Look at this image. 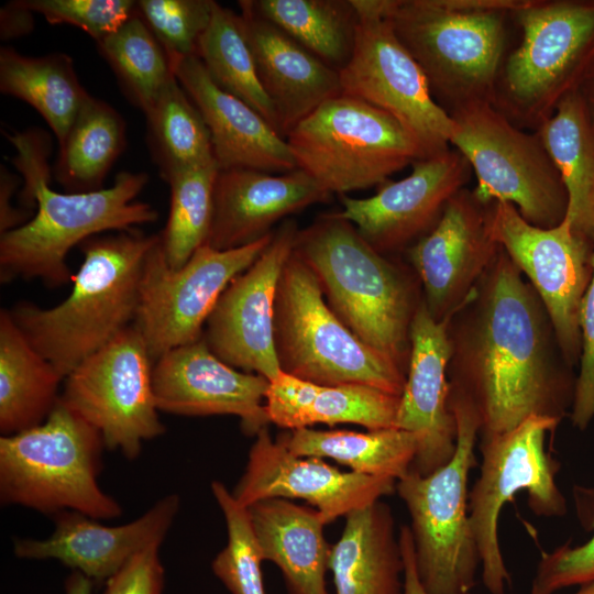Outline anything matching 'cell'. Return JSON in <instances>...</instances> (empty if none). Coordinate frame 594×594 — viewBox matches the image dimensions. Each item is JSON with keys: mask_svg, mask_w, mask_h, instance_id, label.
I'll list each match as a JSON object with an SVG mask.
<instances>
[{"mask_svg": "<svg viewBox=\"0 0 594 594\" xmlns=\"http://www.w3.org/2000/svg\"><path fill=\"white\" fill-rule=\"evenodd\" d=\"M469 305L458 333L450 331V383L474 406L481 439L532 415L561 421L575 382L553 360L554 334L541 300L502 249Z\"/></svg>", "mask_w": 594, "mask_h": 594, "instance_id": "6da1fadb", "label": "cell"}, {"mask_svg": "<svg viewBox=\"0 0 594 594\" xmlns=\"http://www.w3.org/2000/svg\"><path fill=\"white\" fill-rule=\"evenodd\" d=\"M16 148L14 165L23 176L20 201L35 213L23 226L0 234V280L41 279L61 287L73 279L72 248L108 231H129L157 220L156 209L136 200L148 182L145 173L123 170L112 186L87 193L50 187V135L40 129L7 134Z\"/></svg>", "mask_w": 594, "mask_h": 594, "instance_id": "7a4b0ae2", "label": "cell"}, {"mask_svg": "<svg viewBox=\"0 0 594 594\" xmlns=\"http://www.w3.org/2000/svg\"><path fill=\"white\" fill-rule=\"evenodd\" d=\"M160 234L136 229L92 237L72 292L51 308L22 301L10 314L31 345L65 378L135 320L145 257Z\"/></svg>", "mask_w": 594, "mask_h": 594, "instance_id": "3957f363", "label": "cell"}, {"mask_svg": "<svg viewBox=\"0 0 594 594\" xmlns=\"http://www.w3.org/2000/svg\"><path fill=\"white\" fill-rule=\"evenodd\" d=\"M294 252L312 271L340 320L407 373L409 329L421 300L410 279L337 212L299 230Z\"/></svg>", "mask_w": 594, "mask_h": 594, "instance_id": "277c9868", "label": "cell"}, {"mask_svg": "<svg viewBox=\"0 0 594 594\" xmlns=\"http://www.w3.org/2000/svg\"><path fill=\"white\" fill-rule=\"evenodd\" d=\"M526 2L386 0L384 18L450 112L473 102L495 105L506 21Z\"/></svg>", "mask_w": 594, "mask_h": 594, "instance_id": "5b68a950", "label": "cell"}, {"mask_svg": "<svg viewBox=\"0 0 594 594\" xmlns=\"http://www.w3.org/2000/svg\"><path fill=\"white\" fill-rule=\"evenodd\" d=\"M100 432L61 400L41 425L0 438V499L43 514L112 519L122 507L98 484Z\"/></svg>", "mask_w": 594, "mask_h": 594, "instance_id": "8992f818", "label": "cell"}, {"mask_svg": "<svg viewBox=\"0 0 594 594\" xmlns=\"http://www.w3.org/2000/svg\"><path fill=\"white\" fill-rule=\"evenodd\" d=\"M449 406L457 425V447L443 466L428 475L410 471L396 491L410 515L416 565L428 594H464L475 585L481 565L469 516L468 482L477 465V413L450 383Z\"/></svg>", "mask_w": 594, "mask_h": 594, "instance_id": "52a82bcc", "label": "cell"}, {"mask_svg": "<svg viewBox=\"0 0 594 594\" xmlns=\"http://www.w3.org/2000/svg\"><path fill=\"white\" fill-rule=\"evenodd\" d=\"M512 16L521 40L501 69L494 106L536 131L594 66V0H527Z\"/></svg>", "mask_w": 594, "mask_h": 594, "instance_id": "ba28073f", "label": "cell"}, {"mask_svg": "<svg viewBox=\"0 0 594 594\" xmlns=\"http://www.w3.org/2000/svg\"><path fill=\"white\" fill-rule=\"evenodd\" d=\"M274 342L280 371L290 376L320 385L359 384L403 394L406 372L340 320L317 277L294 250L277 285Z\"/></svg>", "mask_w": 594, "mask_h": 594, "instance_id": "9c48e42d", "label": "cell"}, {"mask_svg": "<svg viewBox=\"0 0 594 594\" xmlns=\"http://www.w3.org/2000/svg\"><path fill=\"white\" fill-rule=\"evenodd\" d=\"M297 168L341 196L382 185L427 157L391 114L345 94L320 105L286 135Z\"/></svg>", "mask_w": 594, "mask_h": 594, "instance_id": "30bf717a", "label": "cell"}, {"mask_svg": "<svg viewBox=\"0 0 594 594\" xmlns=\"http://www.w3.org/2000/svg\"><path fill=\"white\" fill-rule=\"evenodd\" d=\"M449 113L454 121L450 146L470 164L476 178L473 194L482 205L509 202L540 228L564 220L566 190L537 132L519 128L490 102Z\"/></svg>", "mask_w": 594, "mask_h": 594, "instance_id": "8fae6325", "label": "cell"}, {"mask_svg": "<svg viewBox=\"0 0 594 594\" xmlns=\"http://www.w3.org/2000/svg\"><path fill=\"white\" fill-rule=\"evenodd\" d=\"M559 422L532 415L508 432L481 439L482 464L469 494V516L482 582L491 594H504L510 581L497 531L504 505L524 491L534 514L547 518L565 514V498L556 481L559 464L546 451V436Z\"/></svg>", "mask_w": 594, "mask_h": 594, "instance_id": "7c38bea8", "label": "cell"}, {"mask_svg": "<svg viewBox=\"0 0 594 594\" xmlns=\"http://www.w3.org/2000/svg\"><path fill=\"white\" fill-rule=\"evenodd\" d=\"M352 2L359 24L351 58L339 70L342 94L391 114L427 157L450 148L454 121L435 99L421 67L384 18L386 0Z\"/></svg>", "mask_w": 594, "mask_h": 594, "instance_id": "4fadbf2b", "label": "cell"}, {"mask_svg": "<svg viewBox=\"0 0 594 594\" xmlns=\"http://www.w3.org/2000/svg\"><path fill=\"white\" fill-rule=\"evenodd\" d=\"M273 237L274 232L249 245L226 251L206 243L179 268L168 265L160 237L144 261L133 323L153 363L172 349L202 337L222 293L257 260Z\"/></svg>", "mask_w": 594, "mask_h": 594, "instance_id": "5bb4252c", "label": "cell"}, {"mask_svg": "<svg viewBox=\"0 0 594 594\" xmlns=\"http://www.w3.org/2000/svg\"><path fill=\"white\" fill-rule=\"evenodd\" d=\"M152 370L144 339L131 324L65 377L59 400L100 432L107 449L135 459L144 441L165 431Z\"/></svg>", "mask_w": 594, "mask_h": 594, "instance_id": "9a60e30c", "label": "cell"}, {"mask_svg": "<svg viewBox=\"0 0 594 594\" xmlns=\"http://www.w3.org/2000/svg\"><path fill=\"white\" fill-rule=\"evenodd\" d=\"M492 239L528 278L549 317L568 365L581 355L580 311L593 275L594 242L563 220L553 228L526 221L509 202L487 206Z\"/></svg>", "mask_w": 594, "mask_h": 594, "instance_id": "2e32d148", "label": "cell"}, {"mask_svg": "<svg viewBox=\"0 0 594 594\" xmlns=\"http://www.w3.org/2000/svg\"><path fill=\"white\" fill-rule=\"evenodd\" d=\"M298 231L295 220L283 221L270 245L222 293L202 333L223 362L270 382L282 373L274 342L276 290Z\"/></svg>", "mask_w": 594, "mask_h": 594, "instance_id": "e0dca14e", "label": "cell"}, {"mask_svg": "<svg viewBox=\"0 0 594 594\" xmlns=\"http://www.w3.org/2000/svg\"><path fill=\"white\" fill-rule=\"evenodd\" d=\"M411 166L408 176L385 182L371 197L341 196L342 210L337 215L383 254L408 248L427 234L472 174L465 157L453 147Z\"/></svg>", "mask_w": 594, "mask_h": 594, "instance_id": "ac0fdd59", "label": "cell"}, {"mask_svg": "<svg viewBox=\"0 0 594 594\" xmlns=\"http://www.w3.org/2000/svg\"><path fill=\"white\" fill-rule=\"evenodd\" d=\"M487 206L461 189L439 221L407 248L424 288V301L437 321L452 319L474 297L499 252L487 229Z\"/></svg>", "mask_w": 594, "mask_h": 594, "instance_id": "d6986e66", "label": "cell"}, {"mask_svg": "<svg viewBox=\"0 0 594 594\" xmlns=\"http://www.w3.org/2000/svg\"><path fill=\"white\" fill-rule=\"evenodd\" d=\"M396 490V481L343 472L321 458L292 453L267 427L255 436L245 470L231 492L248 508L263 499H304L327 524L369 506Z\"/></svg>", "mask_w": 594, "mask_h": 594, "instance_id": "ffe728a7", "label": "cell"}, {"mask_svg": "<svg viewBox=\"0 0 594 594\" xmlns=\"http://www.w3.org/2000/svg\"><path fill=\"white\" fill-rule=\"evenodd\" d=\"M270 381L219 359L204 338L164 353L153 363L152 387L160 411L180 416L233 415L248 436L270 424Z\"/></svg>", "mask_w": 594, "mask_h": 594, "instance_id": "44dd1931", "label": "cell"}, {"mask_svg": "<svg viewBox=\"0 0 594 594\" xmlns=\"http://www.w3.org/2000/svg\"><path fill=\"white\" fill-rule=\"evenodd\" d=\"M450 323L451 319L437 321L421 298L409 329L410 354L396 427L416 436L411 469L421 475L447 464L457 447V425L449 406Z\"/></svg>", "mask_w": 594, "mask_h": 594, "instance_id": "7402d4cb", "label": "cell"}, {"mask_svg": "<svg viewBox=\"0 0 594 594\" xmlns=\"http://www.w3.org/2000/svg\"><path fill=\"white\" fill-rule=\"evenodd\" d=\"M169 494L139 518L105 526L87 515L65 510L54 515L55 528L46 539H16L14 554L22 559H56L91 581H107L134 554L161 546L179 510Z\"/></svg>", "mask_w": 594, "mask_h": 594, "instance_id": "603a6c76", "label": "cell"}, {"mask_svg": "<svg viewBox=\"0 0 594 594\" xmlns=\"http://www.w3.org/2000/svg\"><path fill=\"white\" fill-rule=\"evenodd\" d=\"M331 196L299 168L279 175L251 168L219 169L207 244L219 251L249 245L272 233L282 219L328 202Z\"/></svg>", "mask_w": 594, "mask_h": 594, "instance_id": "cb8c5ba5", "label": "cell"}, {"mask_svg": "<svg viewBox=\"0 0 594 594\" xmlns=\"http://www.w3.org/2000/svg\"><path fill=\"white\" fill-rule=\"evenodd\" d=\"M174 73L207 124L220 170L283 174L297 168L286 139L252 107L218 87L198 56L182 61Z\"/></svg>", "mask_w": 594, "mask_h": 594, "instance_id": "d4e9b609", "label": "cell"}, {"mask_svg": "<svg viewBox=\"0 0 594 594\" xmlns=\"http://www.w3.org/2000/svg\"><path fill=\"white\" fill-rule=\"evenodd\" d=\"M239 7L258 79L274 108L278 132L286 139L298 122L342 94L339 72L256 15L246 0Z\"/></svg>", "mask_w": 594, "mask_h": 594, "instance_id": "484cf974", "label": "cell"}, {"mask_svg": "<svg viewBox=\"0 0 594 594\" xmlns=\"http://www.w3.org/2000/svg\"><path fill=\"white\" fill-rule=\"evenodd\" d=\"M248 513L262 559L279 568L288 594H329L332 546L320 513L286 498L260 501Z\"/></svg>", "mask_w": 594, "mask_h": 594, "instance_id": "4316f807", "label": "cell"}, {"mask_svg": "<svg viewBox=\"0 0 594 594\" xmlns=\"http://www.w3.org/2000/svg\"><path fill=\"white\" fill-rule=\"evenodd\" d=\"M400 396L359 385H320L280 373L270 386L265 410L270 424L283 429L317 424H354L367 430L396 427Z\"/></svg>", "mask_w": 594, "mask_h": 594, "instance_id": "83f0119b", "label": "cell"}, {"mask_svg": "<svg viewBox=\"0 0 594 594\" xmlns=\"http://www.w3.org/2000/svg\"><path fill=\"white\" fill-rule=\"evenodd\" d=\"M329 570L336 594H403L404 562L388 505L377 501L345 516Z\"/></svg>", "mask_w": 594, "mask_h": 594, "instance_id": "f1b7e54d", "label": "cell"}, {"mask_svg": "<svg viewBox=\"0 0 594 594\" xmlns=\"http://www.w3.org/2000/svg\"><path fill=\"white\" fill-rule=\"evenodd\" d=\"M65 378L28 341L8 309L0 311V431L14 435L44 422Z\"/></svg>", "mask_w": 594, "mask_h": 594, "instance_id": "f546056e", "label": "cell"}, {"mask_svg": "<svg viewBox=\"0 0 594 594\" xmlns=\"http://www.w3.org/2000/svg\"><path fill=\"white\" fill-rule=\"evenodd\" d=\"M552 160L568 195L564 220L594 235V128L579 92L565 97L535 131Z\"/></svg>", "mask_w": 594, "mask_h": 594, "instance_id": "4dcf8cb0", "label": "cell"}, {"mask_svg": "<svg viewBox=\"0 0 594 594\" xmlns=\"http://www.w3.org/2000/svg\"><path fill=\"white\" fill-rule=\"evenodd\" d=\"M276 440L295 455L329 458L352 472L396 482L410 471L418 449L416 436L397 427L367 432L300 428Z\"/></svg>", "mask_w": 594, "mask_h": 594, "instance_id": "1f68e13d", "label": "cell"}, {"mask_svg": "<svg viewBox=\"0 0 594 594\" xmlns=\"http://www.w3.org/2000/svg\"><path fill=\"white\" fill-rule=\"evenodd\" d=\"M0 91L33 107L58 143L89 96L69 55L26 56L11 47L0 50Z\"/></svg>", "mask_w": 594, "mask_h": 594, "instance_id": "d6a6232c", "label": "cell"}, {"mask_svg": "<svg viewBox=\"0 0 594 594\" xmlns=\"http://www.w3.org/2000/svg\"><path fill=\"white\" fill-rule=\"evenodd\" d=\"M123 117L106 101L89 95L61 143L53 167L67 191L102 189V184L127 146Z\"/></svg>", "mask_w": 594, "mask_h": 594, "instance_id": "836d02e7", "label": "cell"}, {"mask_svg": "<svg viewBox=\"0 0 594 594\" xmlns=\"http://www.w3.org/2000/svg\"><path fill=\"white\" fill-rule=\"evenodd\" d=\"M271 22L336 70L351 58L359 15L352 0H246Z\"/></svg>", "mask_w": 594, "mask_h": 594, "instance_id": "e575fe53", "label": "cell"}, {"mask_svg": "<svg viewBox=\"0 0 594 594\" xmlns=\"http://www.w3.org/2000/svg\"><path fill=\"white\" fill-rule=\"evenodd\" d=\"M146 141L161 177L215 161L207 124L176 76L144 113Z\"/></svg>", "mask_w": 594, "mask_h": 594, "instance_id": "d590c367", "label": "cell"}, {"mask_svg": "<svg viewBox=\"0 0 594 594\" xmlns=\"http://www.w3.org/2000/svg\"><path fill=\"white\" fill-rule=\"evenodd\" d=\"M197 56L218 87L248 103L278 132L274 108L258 79L239 14L215 1Z\"/></svg>", "mask_w": 594, "mask_h": 594, "instance_id": "8d00e7d4", "label": "cell"}, {"mask_svg": "<svg viewBox=\"0 0 594 594\" xmlns=\"http://www.w3.org/2000/svg\"><path fill=\"white\" fill-rule=\"evenodd\" d=\"M97 47L125 97L143 113L175 77L165 51L138 12Z\"/></svg>", "mask_w": 594, "mask_h": 594, "instance_id": "74e56055", "label": "cell"}, {"mask_svg": "<svg viewBox=\"0 0 594 594\" xmlns=\"http://www.w3.org/2000/svg\"><path fill=\"white\" fill-rule=\"evenodd\" d=\"M218 173L219 167L212 161L185 168L166 182L170 204L161 243L173 268L182 267L208 241Z\"/></svg>", "mask_w": 594, "mask_h": 594, "instance_id": "f35d334b", "label": "cell"}, {"mask_svg": "<svg viewBox=\"0 0 594 594\" xmlns=\"http://www.w3.org/2000/svg\"><path fill=\"white\" fill-rule=\"evenodd\" d=\"M211 492L227 525V546L212 561L215 575L231 594H266L262 556L257 546L248 508L241 506L227 486L211 483Z\"/></svg>", "mask_w": 594, "mask_h": 594, "instance_id": "ab89813d", "label": "cell"}, {"mask_svg": "<svg viewBox=\"0 0 594 594\" xmlns=\"http://www.w3.org/2000/svg\"><path fill=\"white\" fill-rule=\"evenodd\" d=\"M212 0H138L136 12L165 51L172 68L197 56L198 42L208 28Z\"/></svg>", "mask_w": 594, "mask_h": 594, "instance_id": "60d3db41", "label": "cell"}, {"mask_svg": "<svg viewBox=\"0 0 594 594\" xmlns=\"http://www.w3.org/2000/svg\"><path fill=\"white\" fill-rule=\"evenodd\" d=\"M42 14L50 24L76 26L96 43L116 32L136 13L134 0H16Z\"/></svg>", "mask_w": 594, "mask_h": 594, "instance_id": "b9f144b4", "label": "cell"}, {"mask_svg": "<svg viewBox=\"0 0 594 594\" xmlns=\"http://www.w3.org/2000/svg\"><path fill=\"white\" fill-rule=\"evenodd\" d=\"M594 527V524H593ZM594 581V535L578 547L565 543L543 553L531 582V594H554L559 590Z\"/></svg>", "mask_w": 594, "mask_h": 594, "instance_id": "7bdbcfd3", "label": "cell"}, {"mask_svg": "<svg viewBox=\"0 0 594 594\" xmlns=\"http://www.w3.org/2000/svg\"><path fill=\"white\" fill-rule=\"evenodd\" d=\"M580 332V372L575 380L571 421L584 430L594 418V255L592 279L581 305Z\"/></svg>", "mask_w": 594, "mask_h": 594, "instance_id": "ee69618b", "label": "cell"}, {"mask_svg": "<svg viewBox=\"0 0 594 594\" xmlns=\"http://www.w3.org/2000/svg\"><path fill=\"white\" fill-rule=\"evenodd\" d=\"M160 547L153 544L134 554L107 580L105 594H162L164 568Z\"/></svg>", "mask_w": 594, "mask_h": 594, "instance_id": "f6af8a7d", "label": "cell"}, {"mask_svg": "<svg viewBox=\"0 0 594 594\" xmlns=\"http://www.w3.org/2000/svg\"><path fill=\"white\" fill-rule=\"evenodd\" d=\"M20 179L12 174L3 164L0 166V234L14 230L30 218V212L24 209L13 208L11 198L18 189Z\"/></svg>", "mask_w": 594, "mask_h": 594, "instance_id": "bcb514c9", "label": "cell"}, {"mask_svg": "<svg viewBox=\"0 0 594 594\" xmlns=\"http://www.w3.org/2000/svg\"><path fill=\"white\" fill-rule=\"evenodd\" d=\"M34 29V12L22 7L16 0L0 9V38L10 41L31 33Z\"/></svg>", "mask_w": 594, "mask_h": 594, "instance_id": "7dc6e473", "label": "cell"}, {"mask_svg": "<svg viewBox=\"0 0 594 594\" xmlns=\"http://www.w3.org/2000/svg\"><path fill=\"white\" fill-rule=\"evenodd\" d=\"M399 544L404 562V591L403 594H428L417 571L415 546L410 527L404 525L398 532ZM464 594H474L468 592Z\"/></svg>", "mask_w": 594, "mask_h": 594, "instance_id": "c3c4849f", "label": "cell"}, {"mask_svg": "<svg viewBox=\"0 0 594 594\" xmlns=\"http://www.w3.org/2000/svg\"><path fill=\"white\" fill-rule=\"evenodd\" d=\"M578 92L583 100L585 110L594 128V66L587 74Z\"/></svg>", "mask_w": 594, "mask_h": 594, "instance_id": "681fc988", "label": "cell"}, {"mask_svg": "<svg viewBox=\"0 0 594 594\" xmlns=\"http://www.w3.org/2000/svg\"><path fill=\"white\" fill-rule=\"evenodd\" d=\"M92 583L82 573L74 571L65 582V594H91Z\"/></svg>", "mask_w": 594, "mask_h": 594, "instance_id": "f907efd6", "label": "cell"}, {"mask_svg": "<svg viewBox=\"0 0 594 594\" xmlns=\"http://www.w3.org/2000/svg\"><path fill=\"white\" fill-rule=\"evenodd\" d=\"M570 594H594V581L580 585V588Z\"/></svg>", "mask_w": 594, "mask_h": 594, "instance_id": "816d5d0a", "label": "cell"}]
</instances>
